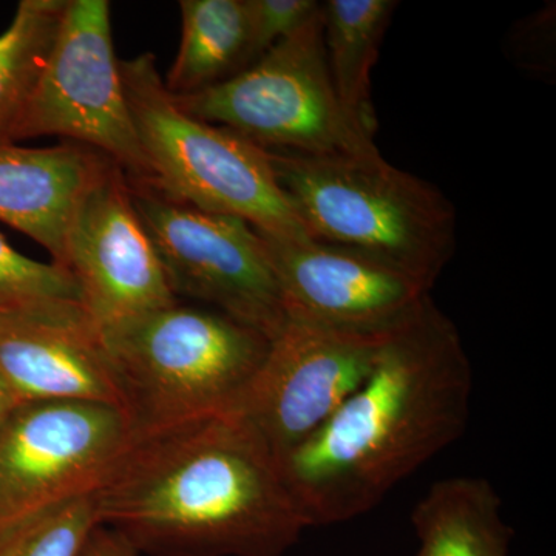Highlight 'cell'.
<instances>
[{"instance_id": "cell-16", "label": "cell", "mask_w": 556, "mask_h": 556, "mask_svg": "<svg viewBox=\"0 0 556 556\" xmlns=\"http://www.w3.org/2000/svg\"><path fill=\"white\" fill-rule=\"evenodd\" d=\"M396 0H328L321 3L324 46L329 75L351 119L375 131L369 100L371 70L393 20Z\"/></svg>"}, {"instance_id": "cell-13", "label": "cell", "mask_w": 556, "mask_h": 556, "mask_svg": "<svg viewBox=\"0 0 556 556\" xmlns=\"http://www.w3.org/2000/svg\"><path fill=\"white\" fill-rule=\"evenodd\" d=\"M113 164L75 142L53 148L0 142V222L46 248L64 268L73 218Z\"/></svg>"}, {"instance_id": "cell-15", "label": "cell", "mask_w": 556, "mask_h": 556, "mask_svg": "<svg viewBox=\"0 0 556 556\" xmlns=\"http://www.w3.org/2000/svg\"><path fill=\"white\" fill-rule=\"evenodd\" d=\"M417 556H508L515 532L495 486L484 478L439 481L412 514Z\"/></svg>"}, {"instance_id": "cell-19", "label": "cell", "mask_w": 556, "mask_h": 556, "mask_svg": "<svg viewBox=\"0 0 556 556\" xmlns=\"http://www.w3.org/2000/svg\"><path fill=\"white\" fill-rule=\"evenodd\" d=\"M0 309L39 317L90 318L78 285L67 269L25 257L2 236Z\"/></svg>"}, {"instance_id": "cell-3", "label": "cell", "mask_w": 556, "mask_h": 556, "mask_svg": "<svg viewBox=\"0 0 556 556\" xmlns=\"http://www.w3.org/2000/svg\"><path fill=\"white\" fill-rule=\"evenodd\" d=\"M266 152L311 239L378 260L431 291L456 251V211L441 190L382 155Z\"/></svg>"}, {"instance_id": "cell-12", "label": "cell", "mask_w": 556, "mask_h": 556, "mask_svg": "<svg viewBox=\"0 0 556 556\" xmlns=\"http://www.w3.org/2000/svg\"><path fill=\"white\" fill-rule=\"evenodd\" d=\"M258 233L291 320L350 331H386L430 295L405 274L357 252L311 237Z\"/></svg>"}, {"instance_id": "cell-7", "label": "cell", "mask_w": 556, "mask_h": 556, "mask_svg": "<svg viewBox=\"0 0 556 556\" xmlns=\"http://www.w3.org/2000/svg\"><path fill=\"white\" fill-rule=\"evenodd\" d=\"M127 181L175 298L197 300L276 339L288 316L257 230L244 219L201 211L153 186Z\"/></svg>"}, {"instance_id": "cell-17", "label": "cell", "mask_w": 556, "mask_h": 556, "mask_svg": "<svg viewBox=\"0 0 556 556\" xmlns=\"http://www.w3.org/2000/svg\"><path fill=\"white\" fill-rule=\"evenodd\" d=\"M182 33L164 86L188 97L239 75L248 62L247 0H181Z\"/></svg>"}, {"instance_id": "cell-2", "label": "cell", "mask_w": 556, "mask_h": 556, "mask_svg": "<svg viewBox=\"0 0 556 556\" xmlns=\"http://www.w3.org/2000/svg\"><path fill=\"white\" fill-rule=\"evenodd\" d=\"M91 496L98 525L138 555L283 556L308 529L236 412L131 437Z\"/></svg>"}, {"instance_id": "cell-5", "label": "cell", "mask_w": 556, "mask_h": 556, "mask_svg": "<svg viewBox=\"0 0 556 556\" xmlns=\"http://www.w3.org/2000/svg\"><path fill=\"white\" fill-rule=\"evenodd\" d=\"M119 70L153 188L201 211L244 219L266 236L309 237L265 149L179 108L152 53L119 61Z\"/></svg>"}, {"instance_id": "cell-22", "label": "cell", "mask_w": 556, "mask_h": 556, "mask_svg": "<svg viewBox=\"0 0 556 556\" xmlns=\"http://www.w3.org/2000/svg\"><path fill=\"white\" fill-rule=\"evenodd\" d=\"M79 556H139L127 541L112 530L98 526L91 532Z\"/></svg>"}, {"instance_id": "cell-10", "label": "cell", "mask_w": 556, "mask_h": 556, "mask_svg": "<svg viewBox=\"0 0 556 556\" xmlns=\"http://www.w3.org/2000/svg\"><path fill=\"white\" fill-rule=\"evenodd\" d=\"M130 438L129 420L113 405H17L0 430V525L93 492Z\"/></svg>"}, {"instance_id": "cell-20", "label": "cell", "mask_w": 556, "mask_h": 556, "mask_svg": "<svg viewBox=\"0 0 556 556\" xmlns=\"http://www.w3.org/2000/svg\"><path fill=\"white\" fill-rule=\"evenodd\" d=\"M98 525L91 493L0 525V556H79Z\"/></svg>"}, {"instance_id": "cell-18", "label": "cell", "mask_w": 556, "mask_h": 556, "mask_svg": "<svg viewBox=\"0 0 556 556\" xmlns=\"http://www.w3.org/2000/svg\"><path fill=\"white\" fill-rule=\"evenodd\" d=\"M68 0H22L0 35V142L17 129L53 49Z\"/></svg>"}, {"instance_id": "cell-1", "label": "cell", "mask_w": 556, "mask_h": 556, "mask_svg": "<svg viewBox=\"0 0 556 556\" xmlns=\"http://www.w3.org/2000/svg\"><path fill=\"white\" fill-rule=\"evenodd\" d=\"M473 371L452 318L427 295L388 329L367 380L278 460L308 527L368 514L466 431Z\"/></svg>"}, {"instance_id": "cell-14", "label": "cell", "mask_w": 556, "mask_h": 556, "mask_svg": "<svg viewBox=\"0 0 556 556\" xmlns=\"http://www.w3.org/2000/svg\"><path fill=\"white\" fill-rule=\"evenodd\" d=\"M0 372L20 404L100 402L121 396L100 331L84 324H42L0 342Z\"/></svg>"}, {"instance_id": "cell-4", "label": "cell", "mask_w": 556, "mask_h": 556, "mask_svg": "<svg viewBox=\"0 0 556 556\" xmlns=\"http://www.w3.org/2000/svg\"><path fill=\"white\" fill-rule=\"evenodd\" d=\"M131 437L236 412L270 340L179 300L98 329Z\"/></svg>"}, {"instance_id": "cell-24", "label": "cell", "mask_w": 556, "mask_h": 556, "mask_svg": "<svg viewBox=\"0 0 556 556\" xmlns=\"http://www.w3.org/2000/svg\"><path fill=\"white\" fill-rule=\"evenodd\" d=\"M17 405H20V402L16 401L9 383H7L2 372H0V430L5 426L11 413H13Z\"/></svg>"}, {"instance_id": "cell-8", "label": "cell", "mask_w": 556, "mask_h": 556, "mask_svg": "<svg viewBox=\"0 0 556 556\" xmlns=\"http://www.w3.org/2000/svg\"><path fill=\"white\" fill-rule=\"evenodd\" d=\"M109 0H68L16 142L60 137L97 150L127 178L153 186L113 49Z\"/></svg>"}, {"instance_id": "cell-23", "label": "cell", "mask_w": 556, "mask_h": 556, "mask_svg": "<svg viewBox=\"0 0 556 556\" xmlns=\"http://www.w3.org/2000/svg\"><path fill=\"white\" fill-rule=\"evenodd\" d=\"M83 321H93L90 318H56L28 316V314L11 313V311L0 309V342L9 339L10 336L24 329L36 327L42 324H83Z\"/></svg>"}, {"instance_id": "cell-21", "label": "cell", "mask_w": 556, "mask_h": 556, "mask_svg": "<svg viewBox=\"0 0 556 556\" xmlns=\"http://www.w3.org/2000/svg\"><path fill=\"white\" fill-rule=\"evenodd\" d=\"M247 5L249 67L320 9L316 0H247Z\"/></svg>"}, {"instance_id": "cell-9", "label": "cell", "mask_w": 556, "mask_h": 556, "mask_svg": "<svg viewBox=\"0 0 556 556\" xmlns=\"http://www.w3.org/2000/svg\"><path fill=\"white\" fill-rule=\"evenodd\" d=\"M388 329L350 331L288 318L236 413L280 460L317 433L367 380Z\"/></svg>"}, {"instance_id": "cell-11", "label": "cell", "mask_w": 556, "mask_h": 556, "mask_svg": "<svg viewBox=\"0 0 556 556\" xmlns=\"http://www.w3.org/2000/svg\"><path fill=\"white\" fill-rule=\"evenodd\" d=\"M64 268L98 329L177 302L116 164L83 200L70 228Z\"/></svg>"}, {"instance_id": "cell-6", "label": "cell", "mask_w": 556, "mask_h": 556, "mask_svg": "<svg viewBox=\"0 0 556 556\" xmlns=\"http://www.w3.org/2000/svg\"><path fill=\"white\" fill-rule=\"evenodd\" d=\"M174 98L189 115L269 152L380 155L371 131L348 116L336 94L321 3L302 27L251 67L206 90Z\"/></svg>"}]
</instances>
